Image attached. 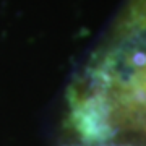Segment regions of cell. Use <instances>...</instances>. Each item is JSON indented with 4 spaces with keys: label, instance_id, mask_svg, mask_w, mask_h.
Here are the masks:
<instances>
[{
    "label": "cell",
    "instance_id": "obj_1",
    "mask_svg": "<svg viewBox=\"0 0 146 146\" xmlns=\"http://www.w3.org/2000/svg\"><path fill=\"white\" fill-rule=\"evenodd\" d=\"M72 120L84 141L117 133L146 140V52L107 54L94 70V89L72 101Z\"/></svg>",
    "mask_w": 146,
    "mask_h": 146
},
{
    "label": "cell",
    "instance_id": "obj_2",
    "mask_svg": "<svg viewBox=\"0 0 146 146\" xmlns=\"http://www.w3.org/2000/svg\"><path fill=\"white\" fill-rule=\"evenodd\" d=\"M119 33L127 37L130 34H146V0H130L119 23Z\"/></svg>",
    "mask_w": 146,
    "mask_h": 146
}]
</instances>
